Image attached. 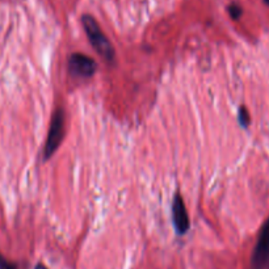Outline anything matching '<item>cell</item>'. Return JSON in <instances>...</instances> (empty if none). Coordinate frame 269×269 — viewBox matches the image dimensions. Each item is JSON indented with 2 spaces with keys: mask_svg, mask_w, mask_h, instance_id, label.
<instances>
[{
  "mask_svg": "<svg viewBox=\"0 0 269 269\" xmlns=\"http://www.w3.org/2000/svg\"><path fill=\"white\" fill-rule=\"evenodd\" d=\"M250 269H269V217L259 234L258 243L252 252Z\"/></svg>",
  "mask_w": 269,
  "mask_h": 269,
  "instance_id": "obj_3",
  "label": "cell"
},
{
  "mask_svg": "<svg viewBox=\"0 0 269 269\" xmlns=\"http://www.w3.org/2000/svg\"><path fill=\"white\" fill-rule=\"evenodd\" d=\"M63 135H65V113L63 109H57L51 117L50 129H49V135L45 143L44 158L45 160L50 159L54 153L58 150L62 142Z\"/></svg>",
  "mask_w": 269,
  "mask_h": 269,
  "instance_id": "obj_2",
  "label": "cell"
},
{
  "mask_svg": "<svg viewBox=\"0 0 269 269\" xmlns=\"http://www.w3.org/2000/svg\"><path fill=\"white\" fill-rule=\"evenodd\" d=\"M0 269H17V267H16V264L7 260L3 255L0 254Z\"/></svg>",
  "mask_w": 269,
  "mask_h": 269,
  "instance_id": "obj_8",
  "label": "cell"
},
{
  "mask_svg": "<svg viewBox=\"0 0 269 269\" xmlns=\"http://www.w3.org/2000/svg\"><path fill=\"white\" fill-rule=\"evenodd\" d=\"M82 24L87 33V37L91 45L98 54L105 59L106 62H112L114 59V49L108 40V37L100 29L97 21L90 15H84L82 17Z\"/></svg>",
  "mask_w": 269,
  "mask_h": 269,
  "instance_id": "obj_1",
  "label": "cell"
},
{
  "mask_svg": "<svg viewBox=\"0 0 269 269\" xmlns=\"http://www.w3.org/2000/svg\"><path fill=\"white\" fill-rule=\"evenodd\" d=\"M264 3H266L267 5H269V0H264Z\"/></svg>",
  "mask_w": 269,
  "mask_h": 269,
  "instance_id": "obj_10",
  "label": "cell"
},
{
  "mask_svg": "<svg viewBox=\"0 0 269 269\" xmlns=\"http://www.w3.org/2000/svg\"><path fill=\"white\" fill-rule=\"evenodd\" d=\"M172 221H174L175 230L179 235H184L188 233L190 227L189 215L180 193H176L172 201Z\"/></svg>",
  "mask_w": 269,
  "mask_h": 269,
  "instance_id": "obj_5",
  "label": "cell"
},
{
  "mask_svg": "<svg viewBox=\"0 0 269 269\" xmlns=\"http://www.w3.org/2000/svg\"><path fill=\"white\" fill-rule=\"evenodd\" d=\"M227 11H229L230 16H231V18H234V20H238V18H240L242 13H243V9H242V7L235 3L230 4L229 8H227Z\"/></svg>",
  "mask_w": 269,
  "mask_h": 269,
  "instance_id": "obj_7",
  "label": "cell"
},
{
  "mask_svg": "<svg viewBox=\"0 0 269 269\" xmlns=\"http://www.w3.org/2000/svg\"><path fill=\"white\" fill-rule=\"evenodd\" d=\"M34 269H49V268L46 266H45V264H42V263H38Z\"/></svg>",
  "mask_w": 269,
  "mask_h": 269,
  "instance_id": "obj_9",
  "label": "cell"
},
{
  "mask_svg": "<svg viewBox=\"0 0 269 269\" xmlns=\"http://www.w3.org/2000/svg\"><path fill=\"white\" fill-rule=\"evenodd\" d=\"M97 65L91 57L74 53L69 57L70 74L78 78H91L96 73Z\"/></svg>",
  "mask_w": 269,
  "mask_h": 269,
  "instance_id": "obj_4",
  "label": "cell"
},
{
  "mask_svg": "<svg viewBox=\"0 0 269 269\" xmlns=\"http://www.w3.org/2000/svg\"><path fill=\"white\" fill-rule=\"evenodd\" d=\"M239 122L240 125L243 127H248V125H250V121H251V118H250V114H248V110L246 106H240L239 109Z\"/></svg>",
  "mask_w": 269,
  "mask_h": 269,
  "instance_id": "obj_6",
  "label": "cell"
}]
</instances>
